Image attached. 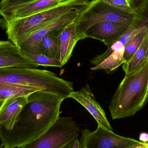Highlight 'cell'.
Here are the masks:
<instances>
[{
	"mask_svg": "<svg viewBox=\"0 0 148 148\" xmlns=\"http://www.w3.org/2000/svg\"><path fill=\"white\" fill-rule=\"evenodd\" d=\"M91 1L68 0L26 17L10 20L1 19V27L5 30L8 39L20 48L26 39L40 29L72 10L86 9Z\"/></svg>",
	"mask_w": 148,
	"mask_h": 148,
	"instance_id": "3957f363",
	"label": "cell"
},
{
	"mask_svg": "<svg viewBox=\"0 0 148 148\" xmlns=\"http://www.w3.org/2000/svg\"><path fill=\"white\" fill-rule=\"evenodd\" d=\"M86 9L72 10L64 14L32 34L21 44L19 48L30 54H41L39 44L43 38L48 34L64 28L75 21Z\"/></svg>",
	"mask_w": 148,
	"mask_h": 148,
	"instance_id": "ba28073f",
	"label": "cell"
},
{
	"mask_svg": "<svg viewBox=\"0 0 148 148\" xmlns=\"http://www.w3.org/2000/svg\"><path fill=\"white\" fill-rule=\"evenodd\" d=\"M28 97L10 98L0 103V128L7 130L13 129Z\"/></svg>",
	"mask_w": 148,
	"mask_h": 148,
	"instance_id": "4fadbf2b",
	"label": "cell"
},
{
	"mask_svg": "<svg viewBox=\"0 0 148 148\" xmlns=\"http://www.w3.org/2000/svg\"><path fill=\"white\" fill-rule=\"evenodd\" d=\"M43 90L37 87L8 83H0V103L10 98L28 97L30 95Z\"/></svg>",
	"mask_w": 148,
	"mask_h": 148,
	"instance_id": "9a60e30c",
	"label": "cell"
},
{
	"mask_svg": "<svg viewBox=\"0 0 148 148\" xmlns=\"http://www.w3.org/2000/svg\"><path fill=\"white\" fill-rule=\"evenodd\" d=\"M69 98H73L84 107L95 119L98 126L113 131L104 110L96 100L88 84L80 90L71 93Z\"/></svg>",
	"mask_w": 148,
	"mask_h": 148,
	"instance_id": "30bf717a",
	"label": "cell"
},
{
	"mask_svg": "<svg viewBox=\"0 0 148 148\" xmlns=\"http://www.w3.org/2000/svg\"><path fill=\"white\" fill-rule=\"evenodd\" d=\"M103 1L115 8L130 14L136 15L129 0H103Z\"/></svg>",
	"mask_w": 148,
	"mask_h": 148,
	"instance_id": "ffe728a7",
	"label": "cell"
},
{
	"mask_svg": "<svg viewBox=\"0 0 148 148\" xmlns=\"http://www.w3.org/2000/svg\"><path fill=\"white\" fill-rule=\"evenodd\" d=\"M133 23L111 22L97 23L89 28L84 36L85 38L101 41L107 47L118 40Z\"/></svg>",
	"mask_w": 148,
	"mask_h": 148,
	"instance_id": "9c48e42d",
	"label": "cell"
},
{
	"mask_svg": "<svg viewBox=\"0 0 148 148\" xmlns=\"http://www.w3.org/2000/svg\"><path fill=\"white\" fill-rule=\"evenodd\" d=\"M148 101V58L138 69L125 77L109 104L113 120L134 115Z\"/></svg>",
	"mask_w": 148,
	"mask_h": 148,
	"instance_id": "7a4b0ae2",
	"label": "cell"
},
{
	"mask_svg": "<svg viewBox=\"0 0 148 148\" xmlns=\"http://www.w3.org/2000/svg\"><path fill=\"white\" fill-rule=\"evenodd\" d=\"M124 51L125 49L114 51L108 57L90 69L93 71L104 69L107 73H113L126 62L124 57Z\"/></svg>",
	"mask_w": 148,
	"mask_h": 148,
	"instance_id": "e0dca14e",
	"label": "cell"
},
{
	"mask_svg": "<svg viewBox=\"0 0 148 148\" xmlns=\"http://www.w3.org/2000/svg\"><path fill=\"white\" fill-rule=\"evenodd\" d=\"M80 131L73 117L60 116L43 134L21 148H67Z\"/></svg>",
	"mask_w": 148,
	"mask_h": 148,
	"instance_id": "8992f818",
	"label": "cell"
},
{
	"mask_svg": "<svg viewBox=\"0 0 148 148\" xmlns=\"http://www.w3.org/2000/svg\"><path fill=\"white\" fill-rule=\"evenodd\" d=\"M63 29L51 32L43 38L39 44L41 54L59 60V36Z\"/></svg>",
	"mask_w": 148,
	"mask_h": 148,
	"instance_id": "2e32d148",
	"label": "cell"
},
{
	"mask_svg": "<svg viewBox=\"0 0 148 148\" xmlns=\"http://www.w3.org/2000/svg\"><path fill=\"white\" fill-rule=\"evenodd\" d=\"M23 53L38 66L44 67H62L61 63L59 60L48 57L42 54H33L22 51Z\"/></svg>",
	"mask_w": 148,
	"mask_h": 148,
	"instance_id": "d6986e66",
	"label": "cell"
},
{
	"mask_svg": "<svg viewBox=\"0 0 148 148\" xmlns=\"http://www.w3.org/2000/svg\"><path fill=\"white\" fill-rule=\"evenodd\" d=\"M76 21L64 28L59 36V60L62 66L67 63L76 45L81 40L76 31Z\"/></svg>",
	"mask_w": 148,
	"mask_h": 148,
	"instance_id": "5bb4252c",
	"label": "cell"
},
{
	"mask_svg": "<svg viewBox=\"0 0 148 148\" xmlns=\"http://www.w3.org/2000/svg\"><path fill=\"white\" fill-rule=\"evenodd\" d=\"M140 17L115 8L103 0H92L76 20V31L80 40H84L86 31L97 23L107 22L132 23Z\"/></svg>",
	"mask_w": 148,
	"mask_h": 148,
	"instance_id": "5b68a950",
	"label": "cell"
},
{
	"mask_svg": "<svg viewBox=\"0 0 148 148\" xmlns=\"http://www.w3.org/2000/svg\"><path fill=\"white\" fill-rule=\"evenodd\" d=\"M131 6L137 16H141L148 4V0H129Z\"/></svg>",
	"mask_w": 148,
	"mask_h": 148,
	"instance_id": "44dd1931",
	"label": "cell"
},
{
	"mask_svg": "<svg viewBox=\"0 0 148 148\" xmlns=\"http://www.w3.org/2000/svg\"><path fill=\"white\" fill-rule=\"evenodd\" d=\"M68 0H38L0 11L3 20L22 18L47 9Z\"/></svg>",
	"mask_w": 148,
	"mask_h": 148,
	"instance_id": "7c38bea8",
	"label": "cell"
},
{
	"mask_svg": "<svg viewBox=\"0 0 148 148\" xmlns=\"http://www.w3.org/2000/svg\"><path fill=\"white\" fill-rule=\"evenodd\" d=\"M38 66L12 42H0V69L36 68Z\"/></svg>",
	"mask_w": 148,
	"mask_h": 148,
	"instance_id": "8fae6325",
	"label": "cell"
},
{
	"mask_svg": "<svg viewBox=\"0 0 148 148\" xmlns=\"http://www.w3.org/2000/svg\"><path fill=\"white\" fill-rule=\"evenodd\" d=\"M0 83H8L37 87L47 92L69 98L74 92L73 83L50 71L36 68L0 69Z\"/></svg>",
	"mask_w": 148,
	"mask_h": 148,
	"instance_id": "277c9868",
	"label": "cell"
},
{
	"mask_svg": "<svg viewBox=\"0 0 148 148\" xmlns=\"http://www.w3.org/2000/svg\"><path fill=\"white\" fill-rule=\"evenodd\" d=\"M140 141L143 143H148V133L147 132H142L139 135Z\"/></svg>",
	"mask_w": 148,
	"mask_h": 148,
	"instance_id": "603a6c76",
	"label": "cell"
},
{
	"mask_svg": "<svg viewBox=\"0 0 148 148\" xmlns=\"http://www.w3.org/2000/svg\"><path fill=\"white\" fill-rule=\"evenodd\" d=\"M127 148H148V143H142L141 144H137Z\"/></svg>",
	"mask_w": 148,
	"mask_h": 148,
	"instance_id": "cb8c5ba5",
	"label": "cell"
},
{
	"mask_svg": "<svg viewBox=\"0 0 148 148\" xmlns=\"http://www.w3.org/2000/svg\"><path fill=\"white\" fill-rule=\"evenodd\" d=\"M0 148H19L18 147H14V148H8L6 147H4V146H3V145H1V147Z\"/></svg>",
	"mask_w": 148,
	"mask_h": 148,
	"instance_id": "d4e9b609",
	"label": "cell"
},
{
	"mask_svg": "<svg viewBox=\"0 0 148 148\" xmlns=\"http://www.w3.org/2000/svg\"><path fill=\"white\" fill-rule=\"evenodd\" d=\"M80 148H127L142 143L133 138L120 136L98 126L95 131L81 130Z\"/></svg>",
	"mask_w": 148,
	"mask_h": 148,
	"instance_id": "52a82bcc",
	"label": "cell"
},
{
	"mask_svg": "<svg viewBox=\"0 0 148 148\" xmlns=\"http://www.w3.org/2000/svg\"><path fill=\"white\" fill-rule=\"evenodd\" d=\"M64 99L45 90L30 95L13 129L0 128L1 145L8 148H21L38 138L60 117V108Z\"/></svg>",
	"mask_w": 148,
	"mask_h": 148,
	"instance_id": "6da1fadb",
	"label": "cell"
},
{
	"mask_svg": "<svg viewBox=\"0 0 148 148\" xmlns=\"http://www.w3.org/2000/svg\"><path fill=\"white\" fill-rule=\"evenodd\" d=\"M142 17L145 22V27L140 33L134 37L125 46L124 57L126 62L130 60L138 50L147 34V27L146 22L142 16Z\"/></svg>",
	"mask_w": 148,
	"mask_h": 148,
	"instance_id": "ac0fdd59",
	"label": "cell"
},
{
	"mask_svg": "<svg viewBox=\"0 0 148 148\" xmlns=\"http://www.w3.org/2000/svg\"><path fill=\"white\" fill-rule=\"evenodd\" d=\"M38 0H2L0 3V11Z\"/></svg>",
	"mask_w": 148,
	"mask_h": 148,
	"instance_id": "7402d4cb",
	"label": "cell"
}]
</instances>
